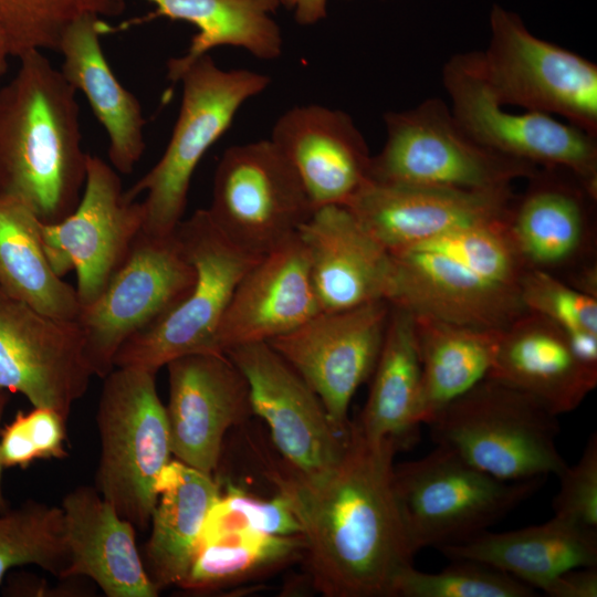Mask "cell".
Masks as SVG:
<instances>
[{"label":"cell","instance_id":"obj_1","mask_svg":"<svg viewBox=\"0 0 597 597\" xmlns=\"http://www.w3.org/2000/svg\"><path fill=\"white\" fill-rule=\"evenodd\" d=\"M391 438L369 440L352 422L348 443L331 471L308 476L281 457L260 454L262 475L290 505L304 538L313 587L326 597H391L412 565L397 505Z\"/></svg>","mask_w":597,"mask_h":597},{"label":"cell","instance_id":"obj_30","mask_svg":"<svg viewBox=\"0 0 597 597\" xmlns=\"http://www.w3.org/2000/svg\"><path fill=\"white\" fill-rule=\"evenodd\" d=\"M157 7L155 15L193 24L198 32L187 52L167 62V78L179 81L197 59L218 46H237L261 60L279 57L283 49L281 30L271 18L277 0H147Z\"/></svg>","mask_w":597,"mask_h":597},{"label":"cell","instance_id":"obj_9","mask_svg":"<svg viewBox=\"0 0 597 597\" xmlns=\"http://www.w3.org/2000/svg\"><path fill=\"white\" fill-rule=\"evenodd\" d=\"M384 122L386 142L370 160L369 178L376 184L490 190L527 179L538 168L475 142L437 97L387 112Z\"/></svg>","mask_w":597,"mask_h":597},{"label":"cell","instance_id":"obj_29","mask_svg":"<svg viewBox=\"0 0 597 597\" xmlns=\"http://www.w3.org/2000/svg\"><path fill=\"white\" fill-rule=\"evenodd\" d=\"M391 305V304H390ZM364 409L355 423L369 440L394 439L400 448L416 439L421 363L413 315L391 305L383 346Z\"/></svg>","mask_w":597,"mask_h":597},{"label":"cell","instance_id":"obj_13","mask_svg":"<svg viewBox=\"0 0 597 597\" xmlns=\"http://www.w3.org/2000/svg\"><path fill=\"white\" fill-rule=\"evenodd\" d=\"M195 279L175 232L154 237L142 231L103 293L76 318L94 376H107L122 344L174 308Z\"/></svg>","mask_w":597,"mask_h":597},{"label":"cell","instance_id":"obj_7","mask_svg":"<svg viewBox=\"0 0 597 597\" xmlns=\"http://www.w3.org/2000/svg\"><path fill=\"white\" fill-rule=\"evenodd\" d=\"M546 478L496 479L437 446L394 465L392 486L412 552L467 541L528 499Z\"/></svg>","mask_w":597,"mask_h":597},{"label":"cell","instance_id":"obj_37","mask_svg":"<svg viewBox=\"0 0 597 597\" xmlns=\"http://www.w3.org/2000/svg\"><path fill=\"white\" fill-rule=\"evenodd\" d=\"M240 528L277 536L301 534L300 523L282 496L275 494L271 500H262L230 484L211 506L199 546Z\"/></svg>","mask_w":597,"mask_h":597},{"label":"cell","instance_id":"obj_3","mask_svg":"<svg viewBox=\"0 0 597 597\" xmlns=\"http://www.w3.org/2000/svg\"><path fill=\"white\" fill-rule=\"evenodd\" d=\"M389 255L386 300L413 316L504 329L527 312L520 293L527 266L507 221L460 228Z\"/></svg>","mask_w":597,"mask_h":597},{"label":"cell","instance_id":"obj_42","mask_svg":"<svg viewBox=\"0 0 597 597\" xmlns=\"http://www.w3.org/2000/svg\"><path fill=\"white\" fill-rule=\"evenodd\" d=\"M544 593L552 597H596V566L574 568L561 574Z\"/></svg>","mask_w":597,"mask_h":597},{"label":"cell","instance_id":"obj_36","mask_svg":"<svg viewBox=\"0 0 597 597\" xmlns=\"http://www.w3.org/2000/svg\"><path fill=\"white\" fill-rule=\"evenodd\" d=\"M452 562L436 573L405 567L395 579L391 597L534 596V588L501 570L471 561Z\"/></svg>","mask_w":597,"mask_h":597},{"label":"cell","instance_id":"obj_14","mask_svg":"<svg viewBox=\"0 0 597 597\" xmlns=\"http://www.w3.org/2000/svg\"><path fill=\"white\" fill-rule=\"evenodd\" d=\"M119 174L88 154L76 208L56 223L40 224L46 258L59 275L76 272L81 306L92 304L126 261L143 230L142 201L125 197Z\"/></svg>","mask_w":597,"mask_h":597},{"label":"cell","instance_id":"obj_20","mask_svg":"<svg viewBox=\"0 0 597 597\" xmlns=\"http://www.w3.org/2000/svg\"><path fill=\"white\" fill-rule=\"evenodd\" d=\"M527 180L507 219L526 266L556 275L590 261L597 195L561 167H538Z\"/></svg>","mask_w":597,"mask_h":597},{"label":"cell","instance_id":"obj_27","mask_svg":"<svg viewBox=\"0 0 597 597\" xmlns=\"http://www.w3.org/2000/svg\"><path fill=\"white\" fill-rule=\"evenodd\" d=\"M437 549L451 561L490 566L543 591L569 569L597 565L596 530L556 515L543 524L520 530L484 531Z\"/></svg>","mask_w":597,"mask_h":597},{"label":"cell","instance_id":"obj_8","mask_svg":"<svg viewBox=\"0 0 597 597\" xmlns=\"http://www.w3.org/2000/svg\"><path fill=\"white\" fill-rule=\"evenodd\" d=\"M196 279L188 294L167 314L127 338L115 367L157 374L170 360L200 353H220L217 332L239 281L261 256L232 242L207 209H198L175 230ZM263 256V255H262Z\"/></svg>","mask_w":597,"mask_h":597},{"label":"cell","instance_id":"obj_26","mask_svg":"<svg viewBox=\"0 0 597 597\" xmlns=\"http://www.w3.org/2000/svg\"><path fill=\"white\" fill-rule=\"evenodd\" d=\"M109 27L101 17L86 14L64 33L57 52L65 80L81 91L108 138L111 166L122 175L133 172L146 148V124L138 98L126 90L112 71L101 35Z\"/></svg>","mask_w":597,"mask_h":597},{"label":"cell","instance_id":"obj_32","mask_svg":"<svg viewBox=\"0 0 597 597\" xmlns=\"http://www.w3.org/2000/svg\"><path fill=\"white\" fill-rule=\"evenodd\" d=\"M41 221L22 202L0 197V287L48 316L76 321V289L52 269L40 232Z\"/></svg>","mask_w":597,"mask_h":597},{"label":"cell","instance_id":"obj_41","mask_svg":"<svg viewBox=\"0 0 597 597\" xmlns=\"http://www.w3.org/2000/svg\"><path fill=\"white\" fill-rule=\"evenodd\" d=\"M0 457L4 468H28L38 460L21 419L20 411L14 419L0 430Z\"/></svg>","mask_w":597,"mask_h":597},{"label":"cell","instance_id":"obj_34","mask_svg":"<svg viewBox=\"0 0 597 597\" xmlns=\"http://www.w3.org/2000/svg\"><path fill=\"white\" fill-rule=\"evenodd\" d=\"M70 563L61 506L28 500L0 512V584L9 569L23 565L65 578Z\"/></svg>","mask_w":597,"mask_h":597},{"label":"cell","instance_id":"obj_44","mask_svg":"<svg viewBox=\"0 0 597 597\" xmlns=\"http://www.w3.org/2000/svg\"><path fill=\"white\" fill-rule=\"evenodd\" d=\"M9 401V397L7 395L6 390H0V423L3 417V413L6 411L7 405ZM4 465L2 463L1 457H0V512H4L9 509L8 502L4 498L3 491H2V472H3Z\"/></svg>","mask_w":597,"mask_h":597},{"label":"cell","instance_id":"obj_35","mask_svg":"<svg viewBox=\"0 0 597 597\" xmlns=\"http://www.w3.org/2000/svg\"><path fill=\"white\" fill-rule=\"evenodd\" d=\"M124 0H0V25L11 55L31 51L57 52L69 27L86 14L115 17Z\"/></svg>","mask_w":597,"mask_h":597},{"label":"cell","instance_id":"obj_43","mask_svg":"<svg viewBox=\"0 0 597 597\" xmlns=\"http://www.w3.org/2000/svg\"><path fill=\"white\" fill-rule=\"evenodd\" d=\"M280 4L295 12V20L300 24L308 25L326 17L327 0H277Z\"/></svg>","mask_w":597,"mask_h":597},{"label":"cell","instance_id":"obj_5","mask_svg":"<svg viewBox=\"0 0 597 597\" xmlns=\"http://www.w3.org/2000/svg\"><path fill=\"white\" fill-rule=\"evenodd\" d=\"M270 77L250 70H223L209 54L180 75L182 97L168 145L154 167L125 190L128 200L146 193L143 232H175L187 206L190 181L207 150L230 127L244 102L262 93Z\"/></svg>","mask_w":597,"mask_h":597},{"label":"cell","instance_id":"obj_17","mask_svg":"<svg viewBox=\"0 0 597 597\" xmlns=\"http://www.w3.org/2000/svg\"><path fill=\"white\" fill-rule=\"evenodd\" d=\"M94 376L76 321L42 314L0 287V390L67 420Z\"/></svg>","mask_w":597,"mask_h":597},{"label":"cell","instance_id":"obj_22","mask_svg":"<svg viewBox=\"0 0 597 597\" xmlns=\"http://www.w3.org/2000/svg\"><path fill=\"white\" fill-rule=\"evenodd\" d=\"M321 312L306 249L296 234L264 254L241 277L217 332L220 353L269 342Z\"/></svg>","mask_w":597,"mask_h":597},{"label":"cell","instance_id":"obj_39","mask_svg":"<svg viewBox=\"0 0 597 597\" xmlns=\"http://www.w3.org/2000/svg\"><path fill=\"white\" fill-rule=\"evenodd\" d=\"M561 488L553 501L554 515L578 525L597 527V437L588 440L582 457L558 476Z\"/></svg>","mask_w":597,"mask_h":597},{"label":"cell","instance_id":"obj_28","mask_svg":"<svg viewBox=\"0 0 597 597\" xmlns=\"http://www.w3.org/2000/svg\"><path fill=\"white\" fill-rule=\"evenodd\" d=\"M151 533L145 545V569L160 591L180 586L196 553L206 517L220 495L212 474L170 460L157 483Z\"/></svg>","mask_w":597,"mask_h":597},{"label":"cell","instance_id":"obj_16","mask_svg":"<svg viewBox=\"0 0 597 597\" xmlns=\"http://www.w3.org/2000/svg\"><path fill=\"white\" fill-rule=\"evenodd\" d=\"M224 354L247 379L252 412L265 421L285 462L308 476L339 463L350 430L335 428L316 392L268 342L238 345Z\"/></svg>","mask_w":597,"mask_h":597},{"label":"cell","instance_id":"obj_40","mask_svg":"<svg viewBox=\"0 0 597 597\" xmlns=\"http://www.w3.org/2000/svg\"><path fill=\"white\" fill-rule=\"evenodd\" d=\"M25 433L33 446L38 459H64L66 422L57 411L51 408L34 407L25 413L20 411Z\"/></svg>","mask_w":597,"mask_h":597},{"label":"cell","instance_id":"obj_4","mask_svg":"<svg viewBox=\"0 0 597 597\" xmlns=\"http://www.w3.org/2000/svg\"><path fill=\"white\" fill-rule=\"evenodd\" d=\"M556 415L540 401L486 377L427 425L437 446L503 481L559 476L568 467L557 448Z\"/></svg>","mask_w":597,"mask_h":597},{"label":"cell","instance_id":"obj_12","mask_svg":"<svg viewBox=\"0 0 597 597\" xmlns=\"http://www.w3.org/2000/svg\"><path fill=\"white\" fill-rule=\"evenodd\" d=\"M450 109L482 146L537 167H561L597 195V137L553 115L511 113L493 97L472 53L451 56L442 69Z\"/></svg>","mask_w":597,"mask_h":597},{"label":"cell","instance_id":"obj_10","mask_svg":"<svg viewBox=\"0 0 597 597\" xmlns=\"http://www.w3.org/2000/svg\"><path fill=\"white\" fill-rule=\"evenodd\" d=\"M490 27L488 48L471 53L498 103L558 115L597 137V65L535 36L516 13L498 4Z\"/></svg>","mask_w":597,"mask_h":597},{"label":"cell","instance_id":"obj_25","mask_svg":"<svg viewBox=\"0 0 597 597\" xmlns=\"http://www.w3.org/2000/svg\"><path fill=\"white\" fill-rule=\"evenodd\" d=\"M61 509L71 556L65 578L88 577L107 597L158 596L137 549L136 527L95 486L75 488Z\"/></svg>","mask_w":597,"mask_h":597},{"label":"cell","instance_id":"obj_11","mask_svg":"<svg viewBox=\"0 0 597 597\" xmlns=\"http://www.w3.org/2000/svg\"><path fill=\"white\" fill-rule=\"evenodd\" d=\"M207 210L232 242L262 256L295 237L315 208L291 164L266 139L224 150Z\"/></svg>","mask_w":597,"mask_h":597},{"label":"cell","instance_id":"obj_18","mask_svg":"<svg viewBox=\"0 0 597 597\" xmlns=\"http://www.w3.org/2000/svg\"><path fill=\"white\" fill-rule=\"evenodd\" d=\"M166 407L176 460L212 474L227 431L252 412L247 379L226 354L181 356L167 365Z\"/></svg>","mask_w":597,"mask_h":597},{"label":"cell","instance_id":"obj_24","mask_svg":"<svg viewBox=\"0 0 597 597\" xmlns=\"http://www.w3.org/2000/svg\"><path fill=\"white\" fill-rule=\"evenodd\" d=\"M488 377L527 394L556 416L575 410L597 386V367L573 352L565 331L526 312L502 329Z\"/></svg>","mask_w":597,"mask_h":597},{"label":"cell","instance_id":"obj_31","mask_svg":"<svg viewBox=\"0 0 597 597\" xmlns=\"http://www.w3.org/2000/svg\"><path fill=\"white\" fill-rule=\"evenodd\" d=\"M421 363L419 419L428 423L448 404L486 378L502 329L413 316Z\"/></svg>","mask_w":597,"mask_h":597},{"label":"cell","instance_id":"obj_38","mask_svg":"<svg viewBox=\"0 0 597 597\" xmlns=\"http://www.w3.org/2000/svg\"><path fill=\"white\" fill-rule=\"evenodd\" d=\"M520 293L527 312L551 320L565 332L597 333V298L557 275L527 268L520 282Z\"/></svg>","mask_w":597,"mask_h":597},{"label":"cell","instance_id":"obj_21","mask_svg":"<svg viewBox=\"0 0 597 597\" xmlns=\"http://www.w3.org/2000/svg\"><path fill=\"white\" fill-rule=\"evenodd\" d=\"M270 140L297 174L315 209L346 206L370 181L367 143L343 111L295 106L276 121Z\"/></svg>","mask_w":597,"mask_h":597},{"label":"cell","instance_id":"obj_45","mask_svg":"<svg viewBox=\"0 0 597 597\" xmlns=\"http://www.w3.org/2000/svg\"><path fill=\"white\" fill-rule=\"evenodd\" d=\"M9 42L3 29L0 25V77L6 74L11 57Z\"/></svg>","mask_w":597,"mask_h":597},{"label":"cell","instance_id":"obj_2","mask_svg":"<svg viewBox=\"0 0 597 597\" xmlns=\"http://www.w3.org/2000/svg\"><path fill=\"white\" fill-rule=\"evenodd\" d=\"M19 61L0 87V197L56 223L76 208L86 180L76 90L42 51Z\"/></svg>","mask_w":597,"mask_h":597},{"label":"cell","instance_id":"obj_23","mask_svg":"<svg viewBox=\"0 0 597 597\" xmlns=\"http://www.w3.org/2000/svg\"><path fill=\"white\" fill-rule=\"evenodd\" d=\"M303 242L321 312L386 300L389 252L359 223L348 207L314 210L297 232Z\"/></svg>","mask_w":597,"mask_h":597},{"label":"cell","instance_id":"obj_15","mask_svg":"<svg viewBox=\"0 0 597 597\" xmlns=\"http://www.w3.org/2000/svg\"><path fill=\"white\" fill-rule=\"evenodd\" d=\"M391 305L377 300L353 308L320 312L268 343L322 400L342 433L350 430L348 408L376 366Z\"/></svg>","mask_w":597,"mask_h":597},{"label":"cell","instance_id":"obj_19","mask_svg":"<svg viewBox=\"0 0 597 597\" xmlns=\"http://www.w3.org/2000/svg\"><path fill=\"white\" fill-rule=\"evenodd\" d=\"M512 187L468 190L369 181L346 207L388 252L447 232L509 219Z\"/></svg>","mask_w":597,"mask_h":597},{"label":"cell","instance_id":"obj_6","mask_svg":"<svg viewBox=\"0 0 597 597\" xmlns=\"http://www.w3.org/2000/svg\"><path fill=\"white\" fill-rule=\"evenodd\" d=\"M103 379L95 489L123 519L145 530L157 503V480L172 454L166 407L155 373L115 367Z\"/></svg>","mask_w":597,"mask_h":597},{"label":"cell","instance_id":"obj_33","mask_svg":"<svg viewBox=\"0 0 597 597\" xmlns=\"http://www.w3.org/2000/svg\"><path fill=\"white\" fill-rule=\"evenodd\" d=\"M302 534L271 535L240 528L201 544L179 586L209 593L271 574L303 557Z\"/></svg>","mask_w":597,"mask_h":597}]
</instances>
